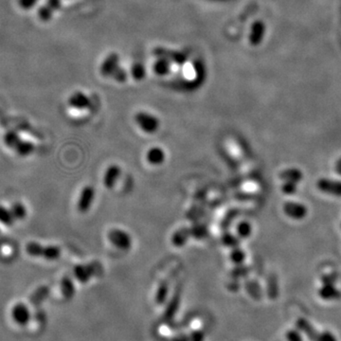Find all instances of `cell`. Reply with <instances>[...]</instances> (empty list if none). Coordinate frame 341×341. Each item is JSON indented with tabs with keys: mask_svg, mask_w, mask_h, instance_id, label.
Instances as JSON below:
<instances>
[{
	"mask_svg": "<svg viewBox=\"0 0 341 341\" xmlns=\"http://www.w3.org/2000/svg\"><path fill=\"white\" fill-rule=\"evenodd\" d=\"M12 318L13 322L20 326H26L32 320L31 310L25 303L18 302L13 305L12 309Z\"/></svg>",
	"mask_w": 341,
	"mask_h": 341,
	"instance_id": "cell-8",
	"label": "cell"
},
{
	"mask_svg": "<svg viewBox=\"0 0 341 341\" xmlns=\"http://www.w3.org/2000/svg\"><path fill=\"white\" fill-rule=\"evenodd\" d=\"M3 140H4V143L8 148H11V149L14 150L16 145L18 144L21 141V138L16 132L10 130V131L6 132V134L4 135Z\"/></svg>",
	"mask_w": 341,
	"mask_h": 341,
	"instance_id": "cell-17",
	"label": "cell"
},
{
	"mask_svg": "<svg viewBox=\"0 0 341 341\" xmlns=\"http://www.w3.org/2000/svg\"><path fill=\"white\" fill-rule=\"evenodd\" d=\"M168 294H169L168 284L161 283L158 286V291L156 294V302H158V304H163L168 298Z\"/></svg>",
	"mask_w": 341,
	"mask_h": 341,
	"instance_id": "cell-22",
	"label": "cell"
},
{
	"mask_svg": "<svg viewBox=\"0 0 341 341\" xmlns=\"http://www.w3.org/2000/svg\"><path fill=\"white\" fill-rule=\"evenodd\" d=\"M320 297L326 301L338 300L341 297L340 291L336 288L334 283H323L322 288L319 290Z\"/></svg>",
	"mask_w": 341,
	"mask_h": 341,
	"instance_id": "cell-11",
	"label": "cell"
},
{
	"mask_svg": "<svg viewBox=\"0 0 341 341\" xmlns=\"http://www.w3.org/2000/svg\"><path fill=\"white\" fill-rule=\"evenodd\" d=\"M61 292L66 300H71L75 295V287L70 278H64L61 281Z\"/></svg>",
	"mask_w": 341,
	"mask_h": 341,
	"instance_id": "cell-16",
	"label": "cell"
},
{
	"mask_svg": "<svg viewBox=\"0 0 341 341\" xmlns=\"http://www.w3.org/2000/svg\"><path fill=\"white\" fill-rule=\"evenodd\" d=\"M282 190L283 193L285 194H294L298 190V186L297 183L294 182H290V181H284V183L282 184Z\"/></svg>",
	"mask_w": 341,
	"mask_h": 341,
	"instance_id": "cell-25",
	"label": "cell"
},
{
	"mask_svg": "<svg viewBox=\"0 0 341 341\" xmlns=\"http://www.w3.org/2000/svg\"><path fill=\"white\" fill-rule=\"evenodd\" d=\"M190 341H205V334L200 330H196L189 335Z\"/></svg>",
	"mask_w": 341,
	"mask_h": 341,
	"instance_id": "cell-27",
	"label": "cell"
},
{
	"mask_svg": "<svg viewBox=\"0 0 341 341\" xmlns=\"http://www.w3.org/2000/svg\"><path fill=\"white\" fill-rule=\"evenodd\" d=\"M96 198V190L92 185H85L80 191L79 197L77 199V210L80 213L85 214L88 212L94 204Z\"/></svg>",
	"mask_w": 341,
	"mask_h": 341,
	"instance_id": "cell-3",
	"label": "cell"
},
{
	"mask_svg": "<svg viewBox=\"0 0 341 341\" xmlns=\"http://www.w3.org/2000/svg\"><path fill=\"white\" fill-rule=\"evenodd\" d=\"M282 210L286 216L294 220H302L308 214V209L305 205L293 201H288L283 204Z\"/></svg>",
	"mask_w": 341,
	"mask_h": 341,
	"instance_id": "cell-6",
	"label": "cell"
},
{
	"mask_svg": "<svg viewBox=\"0 0 341 341\" xmlns=\"http://www.w3.org/2000/svg\"><path fill=\"white\" fill-rule=\"evenodd\" d=\"M236 231L239 238L247 239V238H249V237L251 235V233H252V227H251V225H250L249 222L243 221V222H241V223L238 224Z\"/></svg>",
	"mask_w": 341,
	"mask_h": 341,
	"instance_id": "cell-21",
	"label": "cell"
},
{
	"mask_svg": "<svg viewBox=\"0 0 341 341\" xmlns=\"http://www.w3.org/2000/svg\"><path fill=\"white\" fill-rule=\"evenodd\" d=\"M107 240L115 249L121 251H128L133 247L131 234L120 228H112L107 231Z\"/></svg>",
	"mask_w": 341,
	"mask_h": 341,
	"instance_id": "cell-2",
	"label": "cell"
},
{
	"mask_svg": "<svg viewBox=\"0 0 341 341\" xmlns=\"http://www.w3.org/2000/svg\"><path fill=\"white\" fill-rule=\"evenodd\" d=\"M319 190L331 196L341 197V181L329 178H321L316 182Z\"/></svg>",
	"mask_w": 341,
	"mask_h": 341,
	"instance_id": "cell-9",
	"label": "cell"
},
{
	"mask_svg": "<svg viewBox=\"0 0 341 341\" xmlns=\"http://www.w3.org/2000/svg\"><path fill=\"white\" fill-rule=\"evenodd\" d=\"M222 242L226 247H229L231 249H235L240 246V241L235 235H232L230 233H227L222 238Z\"/></svg>",
	"mask_w": 341,
	"mask_h": 341,
	"instance_id": "cell-24",
	"label": "cell"
},
{
	"mask_svg": "<svg viewBox=\"0 0 341 341\" xmlns=\"http://www.w3.org/2000/svg\"><path fill=\"white\" fill-rule=\"evenodd\" d=\"M10 210L12 211L15 221L16 220H23V219L26 218L28 211H27L26 207L24 206V204L15 202L12 205Z\"/></svg>",
	"mask_w": 341,
	"mask_h": 341,
	"instance_id": "cell-18",
	"label": "cell"
},
{
	"mask_svg": "<svg viewBox=\"0 0 341 341\" xmlns=\"http://www.w3.org/2000/svg\"><path fill=\"white\" fill-rule=\"evenodd\" d=\"M26 252L32 257H42L46 261H56L62 255V250L58 246H43L37 242H30L26 246Z\"/></svg>",
	"mask_w": 341,
	"mask_h": 341,
	"instance_id": "cell-1",
	"label": "cell"
},
{
	"mask_svg": "<svg viewBox=\"0 0 341 341\" xmlns=\"http://www.w3.org/2000/svg\"><path fill=\"white\" fill-rule=\"evenodd\" d=\"M167 154L161 146H152L145 153V161L153 167H158L165 163Z\"/></svg>",
	"mask_w": 341,
	"mask_h": 341,
	"instance_id": "cell-7",
	"label": "cell"
},
{
	"mask_svg": "<svg viewBox=\"0 0 341 341\" xmlns=\"http://www.w3.org/2000/svg\"><path fill=\"white\" fill-rule=\"evenodd\" d=\"M36 0H18L20 8L23 10H30L35 4Z\"/></svg>",
	"mask_w": 341,
	"mask_h": 341,
	"instance_id": "cell-28",
	"label": "cell"
},
{
	"mask_svg": "<svg viewBox=\"0 0 341 341\" xmlns=\"http://www.w3.org/2000/svg\"><path fill=\"white\" fill-rule=\"evenodd\" d=\"M121 176V168L118 164H109L104 170L102 182L106 190H111L116 187Z\"/></svg>",
	"mask_w": 341,
	"mask_h": 341,
	"instance_id": "cell-5",
	"label": "cell"
},
{
	"mask_svg": "<svg viewBox=\"0 0 341 341\" xmlns=\"http://www.w3.org/2000/svg\"><path fill=\"white\" fill-rule=\"evenodd\" d=\"M136 124L138 125L139 129L147 135H153L158 131L159 127V123L158 118H155L153 115L148 113H138L136 115Z\"/></svg>",
	"mask_w": 341,
	"mask_h": 341,
	"instance_id": "cell-4",
	"label": "cell"
},
{
	"mask_svg": "<svg viewBox=\"0 0 341 341\" xmlns=\"http://www.w3.org/2000/svg\"><path fill=\"white\" fill-rule=\"evenodd\" d=\"M322 341H336L334 335H331L330 333H324L322 335Z\"/></svg>",
	"mask_w": 341,
	"mask_h": 341,
	"instance_id": "cell-30",
	"label": "cell"
},
{
	"mask_svg": "<svg viewBox=\"0 0 341 341\" xmlns=\"http://www.w3.org/2000/svg\"><path fill=\"white\" fill-rule=\"evenodd\" d=\"M302 177H303V175H302V170L297 168L286 169V170H282L280 174V178L283 181H290V182H294L297 184L302 181Z\"/></svg>",
	"mask_w": 341,
	"mask_h": 341,
	"instance_id": "cell-13",
	"label": "cell"
},
{
	"mask_svg": "<svg viewBox=\"0 0 341 341\" xmlns=\"http://www.w3.org/2000/svg\"><path fill=\"white\" fill-rule=\"evenodd\" d=\"M172 341H190L189 335H186L185 334H180V335L175 336Z\"/></svg>",
	"mask_w": 341,
	"mask_h": 341,
	"instance_id": "cell-29",
	"label": "cell"
},
{
	"mask_svg": "<svg viewBox=\"0 0 341 341\" xmlns=\"http://www.w3.org/2000/svg\"><path fill=\"white\" fill-rule=\"evenodd\" d=\"M190 230L183 228V229L177 230L176 232H174V234L170 238V242H172V245L176 248H182L188 242V239L190 238Z\"/></svg>",
	"mask_w": 341,
	"mask_h": 341,
	"instance_id": "cell-12",
	"label": "cell"
},
{
	"mask_svg": "<svg viewBox=\"0 0 341 341\" xmlns=\"http://www.w3.org/2000/svg\"><path fill=\"white\" fill-rule=\"evenodd\" d=\"M179 302H180V296L179 294H176L174 295V297L172 298L167 307H166V310H165L164 315H163V318L165 320L169 321V320H172L174 318V315L177 314V310H178V307H179Z\"/></svg>",
	"mask_w": 341,
	"mask_h": 341,
	"instance_id": "cell-14",
	"label": "cell"
},
{
	"mask_svg": "<svg viewBox=\"0 0 341 341\" xmlns=\"http://www.w3.org/2000/svg\"><path fill=\"white\" fill-rule=\"evenodd\" d=\"M230 258L233 263H235L237 265H241L246 260V253L238 247L235 249H232V251L230 252Z\"/></svg>",
	"mask_w": 341,
	"mask_h": 341,
	"instance_id": "cell-23",
	"label": "cell"
},
{
	"mask_svg": "<svg viewBox=\"0 0 341 341\" xmlns=\"http://www.w3.org/2000/svg\"><path fill=\"white\" fill-rule=\"evenodd\" d=\"M48 295V288L47 287H40L37 289L33 295L31 296L30 301L33 303V305H38L41 302H43L46 297Z\"/></svg>",
	"mask_w": 341,
	"mask_h": 341,
	"instance_id": "cell-20",
	"label": "cell"
},
{
	"mask_svg": "<svg viewBox=\"0 0 341 341\" xmlns=\"http://www.w3.org/2000/svg\"><path fill=\"white\" fill-rule=\"evenodd\" d=\"M15 219L10 209H7L4 206H0V223L5 226H12L14 223Z\"/></svg>",
	"mask_w": 341,
	"mask_h": 341,
	"instance_id": "cell-19",
	"label": "cell"
},
{
	"mask_svg": "<svg viewBox=\"0 0 341 341\" xmlns=\"http://www.w3.org/2000/svg\"><path fill=\"white\" fill-rule=\"evenodd\" d=\"M335 170L339 176H341V158L336 160L335 164Z\"/></svg>",
	"mask_w": 341,
	"mask_h": 341,
	"instance_id": "cell-31",
	"label": "cell"
},
{
	"mask_svg": "<svg viewBox=\"0 0 341 341\" xmlns=\"http://www.w3.org/2000/svg\"><path fill=\"white\" fill-rule=\"evenodd\" d=\"M287 341H302V336L300 332L296 330H291L286 334Z\"/></svg>",
	"mask_w": 341,
	"mask_h": 341,
	"instance_id": "cell-26",
	"label": "cell"
},
{
	"mask_svg": "<svg viewBox=\"0 0 341 341\" xmlns=\"http://www.w3.org/2000/svg\"><path fill=\"white\" fill-rule=\"evenodd\" d=\"M73 275L81 283H87L94 276V270L90 264H76L73 269Z\"/></svg>",
	"mask_w": 341,
	"mask_h": 341,
	"instance_id": "cell-10",
	"label": "cell"
},
{
	"mask_svg": "<svg viewBox=\"0 0 341 341\" xmlns=\"http://www.w3.org/2000/svg\"><path fill=\"white\" fill-rule=\"evenodd\" d=\"M34 149L35 146L33 142L21 139L19 143L14 148V151L16 152V154L19 155L20 157H29L34 152Z\"/></svg>",
	"mask_w": 341,
	"mask_h": 341,
	"instance_id": "cell-15",
	"label": "cell"
}]
</instances>
